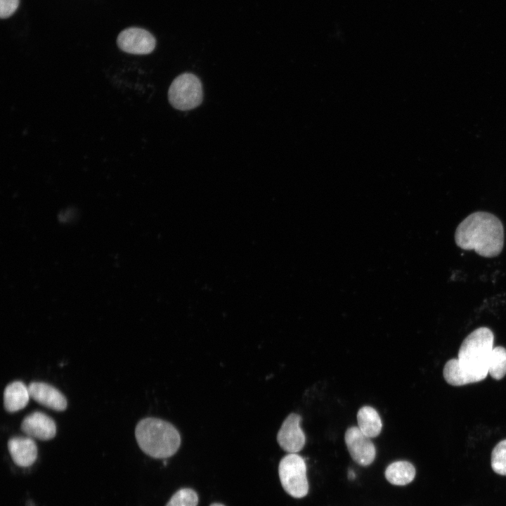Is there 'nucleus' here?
Masks as SVG:
<instances>
[{"label":"nucleus","instance_id":"12","mask_svg":"<svg viewBox=\"0 0 506 506\" xmlns=\"http://www.w3.org/2000/svg\"><path fill=\"white\" fill-rule=\"evenodd\" d=\"M30 397L29 389L22 382H13L4 389V408L9 413L17 412L27 406Z\"/></svg>","mask_w":506,"mask_h":506},{"label":"nucleus","instance_id":"17","mask_svg":"<svg viewBox=\"0 0 506 506\" xmlns=\"http://www.w3.org/2000/svg\"><path fill=\"white\" fill-rule=\"evenodd\" d=\"M491 463L496 474L506 476V439L500 441L493 449Z\"/></svg>","mask_w":506,"mask_h":506},{"label":"nucleus","instance_id":"18","mask_svg":"<svg viewBox=\"0 0 506 506\" xmlns=\"http://www.w3.org/2000/svg\"><path fill=\"white\" fill-rule=\"evenodd\" d=\"M198 497L190 488H182L175 493L166 506H197Z\"/></svg>","mask_w":506,"mask_h":506},{"label":"nucleus","instance_id":"1","mask_svg":"<svg viewBox=\"0 0 506 506\" xmlns=\"http://www.w3.org/2000/svg\"><path fill=\"white\" fill-rule=\"evenodd\" d=\"M455 242L461 249L474 250L479 255L492 258L500 254L504 246V228L501 221L486 212L470 214L458 226Z\"/></svg>","mask_w":506,"mask_h":506},{"label":"nucleus","instance_id":"15","mask_svg":"<svg viewBox=\"0 0 506 506\" xmlns=\"http://www.w3.org/2000/svg\"><path fill=\"white\" fill-rule=\"evenodd\" d=\"M443 374L446 381L453 386H462L481 381L479 377L464 372L460 366L458 358H452L447 361Z\"/></svg>","mask_w":506,"mask_h":506},{"label":"nucleus","instance_id":"21","mask_svg":"<svg viewBox=\"0 0 506 506\" xmlns=\"http://www.w3.org/2000/svg\"><path fill=\"white\" fill-rule=\"evenodd\" d=\"M211 506H224V505L219 504V503H214V504L211 505Z\"/></svg>","mask_w":506,"mask_h":506},{"label":"nucleus","instance_id":"2","mask_svg":"<svg viewBox=\"0 0 506 506\" xmlns=\"http://www.w3.org/2000/svg\"><path fill=\"white\" fill-rule=\"evenodd\" d=\"M136 441L140 448L154 458H167L176 453L181 445L177 429L165 420L146 417L135 429Z\"/></svg>","mask_w":506,"mask_h":506},{"label":"nucleus","instance_id":"3","mask_svg":"<svg viewBox=\"0 0 506 506\" xmlns=\"http://www.w3.org/2000/svg\"><path fill=\"white\" fill-rule=\"evenodd\" d=\"M493 340V332L486 327H479L467 336L458 351V359L462 370L481 380L485 379L488 373Z\"/></svg>","mask_w":506,"mask_h":506},{"label":"nucleus","instance_id":"11","mask_svg":"<svg viewBox=\"0 0 506 506\" xmlns=\"http://www.w3.org/2000/svg\"><path fill=\"white\" fill-rule=\"evenodd\" d=\"M8 449L15 465L27 467L37 458V446L30 436H14L8 441Z\"/></svg>","mask_w":506,"mask_h":506},{"label":"nucleus","instance_id":"13","mask_svg":"<svg viewBox=\"0 0 506 506\" xmlns=\"http://www.w3.org/2000/svg\"><path fill=\"white\" fill-rule=\"evenodd\" d=\"M357 421L360 430L370 439L377 436L382 431L381 418L377 410L371 406H365L359 409Z\"/></svg>","mask_w":506,"mask_h":506},{"label":"nucleus","instance_id":"14","mask_svg":"<svg viewBox=\"0 0 506 506\" xmlns=\"http://www.w3.org/2000/svg\"><path fill=\"white\" fill-rule=\"evenodd\" d=\"M384 475L390 484L396 486H405L414 479L415 469L408 461H396L388 465Z\"/></svg>","mask_w":506,"mask_h":506},{"label":"nucleus","instance_id":"5","mask_svg":"<svg viewBox=\"0 0 506 506\" xmlns=\"http://www.w3.org/2000/svg\"><path fill=\"white\" fill-rule=\"evenodd\" d=\"M278 474L284 490L292 497L301 498L309 491L306 465L303 458L297 453H288L278 466Z\"/></svg>","mask_w":506,"mask_h":506},{"label":"nucleus","instance_id":"6","mask_svg":"<svg viewBox=\"0 0 506 506\" xmlns=\"http://www.w3.org/2000/svg\"><path fill=\"white\" fill-rule=\"evenodd\" d=\"M117 44L123 51L136 55L149 54L155 48L156 40L148 31L138 27H130L122 31Z\"/></svg>","mask_w":506,"mask_h":506},{"label":"nucleus","instance_id":"20","mask_svg":"<svg viewBox=\"0 0 506 506\" xmlns=\"http://www.w3.org/2000/svg\"><path fill=\"white\" fill-rule=\"evenodd\" d=\"M349 479H353L355 478V474L353 471L350 470L349 472Z\"/></svg>","mask_w":506,"mask_h":506},{"label":"nucleus","instance_id":"10","mask_svg":"<svg viewBox=\"0 0 506 506\" xmlns=\"http://www.w3.org/2000/svg\"><path fill=\"white\" fill-rule=\"evenodd\" d=\"M28 389L30 397L39 404L56 411L66 409V398L52 385L41 382H32Z\"/></svg>","mask_w":506,"mask_h":506},{"label":"nucleus","instance_id":"9","mask_svg":"<svg viewBox=\"0 0 506 506\" xmlns=\"http://www.w3.org/2000/svg\"><path fill=\"white\" fill-rule=\"evenodd\" d=\"M21 430L32 439L47 441L56 434L54 420L46 414L35 411L27 415L21 423Z\"/></svg>","mask_w":506,"mask_h":506},{"label":"nucleus","instance_id":"4","mask_svg":"<svg viewBox=\"0 0 506 506\" xmlns=\"http://www.w3.org/2000/svg\"><path fill=\"white\" fill-rule=\"evenodd\" d=\"M168 99L172 107L179 110L197 108L203 99L201 81L193 73L185 72L179 75L169 88Z\"/></svg>","mask_w":506,"mask_h":506},{"label":"nucleus","instance_id":"8","mask_svg":"<svg viewBox=\"0 0 506 506\" xmlns=\"http://www.w3.org/2000/svg\"><path fill=\"white\" fill-rule=\"evenodd\" d=\"M301 420L299 415L290 414L278 432L277 441L281 448L288 453H297L304 446L306 437L300 427Z\"/></svg>","mask_w":506,"mask_h":506},{"label":"nucleus","instance_id":"19","mask_svg":"<svg viewBox=\"0 0 506 506\" xmlns=\"http://www.w3.org/2000/svg\"><path fill=\"white\" fill-rule=\"evenodd\" d=\"M20 0H0V17L2 19L12 15L17 10Z\"/></svg>","mask_w":506,"mask_h":506},{"label":"nucleus","instance_id":"16","mask_svg":"<svg viewBox=\"0 0 506 506\" xmlns=\"http://www.w3.org/2000/svg\"><path fill=\"white\" fill-rule=\"evenodd\" d=\"M488 373L497 380L501 379L506 375L505 348L502 346L493 348L489 358Z\"/></svg>","mask_w":506,"mask_h":506},{"label":"nucleus","instance_id":"7","mask_svg":"<svg viewBox=\"0 0 506 506\" xmlns=\"http://www.w3.org/2000/svg\"><path fill=\"white\" fill-rule=\"evenodd\" d=\"M344 440L352 459L358 465L368 466L375 460L376 449L370 438L365 436L358 427L347 429Z\"/></svg>","mask_w":506,"mask_h":506}]
</instances>
